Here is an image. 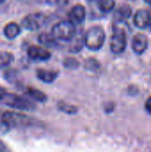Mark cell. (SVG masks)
I'll use <instances>...</instances> for the list:
<instances>
[{
    "label": "cell",
    "mask_w": 151,
    "mask_h": 152,
    "mask_svg": "<svg viewBox=\"0 0 151 152\" xmlns=\"http://www.w3.org/2000/svg\"><path fill=\"white\" fill-rule=\"evenodd\" d=\"M6 150V147H5V144L0 140V151H4Z\"/></svg>",
    "instance_id": "25"
},
{
    "label": "cell",
    "mask_w": 151,
    "mask_h": 152,
    "mask_svg": "<svg viewBox=\"0 0 151 152\" xmlns=\"http://www.w3.org/2000/svg\"><path fill=\"white\" fill-rule=\"evenodd\" d=\"M99 8L102 12H109L114 10L116 6L115 0H101L98 3Z\"/></svg>",
    "instance_id": "18"
},
{
    "label": "cell",
    "mask_w": 151,
    "mask_h": 152,
    "mask_svg": "<svg viewBox=\"0 0 151 152\" xmlns=\"http://www.w3.org/2000/svg\"><path fill=\"white\" fill-rule=\"evenodd\" d=\"M132 13H133V10L131 6L125 4V5L120 6L116 11L115 16L117 17V20H125L132 16Z\"/></svg>",
    "instance_id": "15"
},
{
    "label": "cell",
    "mask_w": 151,
    "mask_h": 152,
    "mask_svg": "<svg viewBox=\"0 0 151 152\" xmlns=\"http://www.w3.org/2000/svg\"><path fill=\"white\" fill-rule=\"evenodd\" d=\"M52 34L58 40L71 41L77 34V28L71 20H64L58 21L53 26Z\"/></svg>",
    "instance_id": "3"
},
{
    "label": "cell",
    "mask_w": 151,
    "mask_h": 152,
    "mask_svg": "<svg viewBox=\"0 0 151 152\" xmlns=\"http://www.w3.org/2000/svg\"><path fill=\"white\" fill-rule=\"evenodd\" d=\"M6 94V91L0 86V102H2Z\"/></svg>",
    "instance_id": "24"
},
{
    "label": "cell",
    "mask_w": 151,
    "mask_h": 152,
    "mask_svg": "<svg viewBox=\"0 0 151 152\" xmlns=\"http://www.w3.org/2000/svg\"><path fill=\"white\" fill-rule=\"evenodd\" d=\"M85 17H86V10L83 4H75L69 12V18L74 23L84 22Z\"/></svg>",
    "instance_id": "10"
},
{
    "label": "cell",
    "mask_w": 151,
    "mask_h": 152,
    "mask_svg": "<svg viewBox=\"0 0 151 152\" xmlns=\"http://www.w3.org/2000/svg\"><path fill=\"white\" fill-rule=\"evenodd\" d=\"M99 67H100V64L95 59H88L85 62V68L90 70H95L99 69Z\"/></svg>",
    "instance_id": "21"
},
{
    "label": "cell",
    "mask_w": 151,
    "mask_h": 152,
    "mask_svg": "<svg viewBox=\"0 0 151 152\" xmlns=\"http://www.w3.org/2000/svg\"><path fill=\"white\" fill-rule=\"evenodd\" d=\"M127 46V36L126 31L123 27L119 25H114V32L109 40V48L115 54H120L124 53Z\"/></svg>",
    "instance_id": "4"
},
{
    "label": "cell",
    "mask_w": 151,
    "mask_h": 152,
    "mask_svg": "<svg viewBox=\"0 0 151 152\" xmlns=\"http://www.w3.org/2000/svg\"><path fill=\"white\" fill-rule=\"evenodd\" d=\"M13 55L9 52H1L0 53V70L8 67L13 61Z\"/></svg>",
    "instance_id": "16"
},
{
    "label": "cell",
    "mask_w": 151,
    "mask_h": 152,
    "mask_svg": "<svg viewBox=\"0 0 151 152\" xmlns=\"http://www.w3.org/2000/svg\"><path fill=\"white\" fill-rule=\"evenodd\" d=\"M85 46L91 51L100 50L106 40V34L101 26H93L89 28L84 35Z\"/></svg>",
    "instance_id": "1"
},
{
    "label": "cell",
    "mask_w": 151,
    "mask_h": 152,
    "mask_svg": "<svg viewBox=\"0 0 151 152\" xmlns=\"http://www.w3.org/2000/svg\"><path fill=\"white\" fill-rule=\"evenodd\" d=\"M36 77L39 80H41L44 83L51 84L55 81V79L58 77V72L54 70H49V69H37L36 70Z\"/></svg>",
    "instance_id": "11"
},
{
    "label": "cell",
    "mask_w": 151,
    "mask_h": 152,
    "mask_svg": "<svg viewBox=\"0 0 151 152\" xmlns=\"http://www.w3.org/2000/svg\"><path fill=\"white\" fill-rule=\"evenodd\" d=\"M71 41H72V45H71L70 51H71V52H73V53L79 52V51L82 49L83 45H85L84 37H77V34H76V36L74 37V38H73Z\"/></svg>",
    "instance_id": "19"
},
{
    "label": "cell",
    "mask_w": 151,
    "mask_h": 152,
    "mask_svg": "<svg viewBox=\"0 0 151 152\" xmlns=\"http://www.w3.org/2000/svg\"><path fill=\"white\" fill-rule=\"evenodd\" d=\"M1 122L8 128H24L34 125L33 119L16 111L4 112L1 116Z\"/></svg>",
    "instance_id": "2"
},
{
    "label": "cell",
    "mask_w": 151,
    "mask_h": 152,
    "mask_svg": "<svg viewBox=\"0 0 151 152\" xmlns=\"http://www.w3.org/2000/svg\"><path fill=\"white\" fill-rule=\"evenodd\" d=\"M133 23L138 28L141 29L148 28L151 23L150 12L144 9L137 11L133 16Z\"/></svg>",
    "instance_id": "9"
},
{
    "label": "cell",
    "mask_w": 151,
    "mask_h": 152,
    "mask_svg": "<svg viewBox=\"0 0 151 152\" xmlns=\"http://www.w3.org/2000/svg\"><path fill=\"white\" fill-rule=\"evenodd\" d=\"M27 94H28V96H30L33 100H35L36 102H45L47 101V96L46 94L36 89V88H34V87H28L27 89Z\"/></svg>",
    "instance_id": "14"
},
{
    "label": "cell",
    "mask_w": 151,
    "mask_h": 152,
    "mask_svg": "<svg viewBox=\"0 0 151 152\" xmlns=\"http://www.w3.org/2000/svg\"><path fill=\"white\" fill-rule=\"evenodd\" d=\"M27 53L28 58L34 61H46L52 57L51 53L47 49L37 45L29 46L28 48Z\"/></svg>",
    "instance_id": "7"
},
{
    "label": "cell",
    "mask_w": 151,
    "mask_h": 152,
    "mask_svg": "<svg viewBox=\"0 0 151 152\" xmlns=\"http://www.w3.org/2000/svg\"><path fill=\"white\" fill-rule=\"evenodd\" d=\"M58 39L51 33H45L43 32L38 36V42L45 46V47H49V48H53L56 47L58 45Z\"/></svg>",
    "instance_id": "12"
},
{
    "label": "cell",
    "mask_w": 151,
    "mask_h": 152,
    "mask_svg": "<svg viewBox=\"0 0 151 152\" xmlns=\"http://www.w3.org/2000/svg\"><path fill=\"white\" fill-rule=\"evenodd\" d=\"M4 103L13 110H19L22 111H31L36 109V105L28 100L27 98L15 94H8L6 93L4 100L2 101Z\"/></svg>",
    "instance_id": "5"
},
{
    "label": "cell",
    "mask_w": 151,
    "mask_h": 152,
    "mask_svg": "<svg viewBox=\"0 0 151 152\" xmlns=\"http://www.w3.org/2000/svg\"><path fill=\"white\" fill-rule=\"evenodd\" d=\"M4 1H5V0H0V5H1L2 4H4Z\"/></svg>",
    "instance_id": "28"
},
{
    "label": "cell",
    "mask_w": 151,
    "mask_h": 152,
    "mask_svg": "<svg viewBox=\"0 0 151 152\" xmlns=\"http://www.w3.org/2000/svg\"><path fill=\"white\" fill-rule=\"evenodd\" d=\"M46 20V16L40 12L31 13L27 15L21 21L22 27L29 31L38 30Z\"/></svg>",
    "instance_id": "6"
},
{
    "label": "cell",
    "mask_w": 151,
    "mask_h": 152,
    "mask_svg": "<svg viewBox=\"0 0 151 152\" xmlns=\"http://www.w3.org/2000/svg\"><path fill=\"white\" fill-rule=\"evenodd\" d=\"M57 107H58L59 110H61L66 114H69V115L76 114L78 111V109L76 106H74L72 104H69V103L64 102H60L57 104Z\"/></svg>",
    "instance_id": "17"
},
{
    "label": "cell",
    "mask_w": 151,
    "mask_h": 152,
    "mask_svg": "<svg viewBox=\"0 0 151 152\" xmlns=\"http://www.w3.org/2000/svg\"><path fill=\"white\" fill-rule=\"evenodd\" d=\"M131 46L134 53L141 55L143 54L149 46V39L145 34L138 33L135 36H133L131 43Z\"/></svg>",
    "instance_id": "8"
},
{
    "label": "cell",
    "mask_w": 151,
    "mask_h": 152,
    "mask_svg": "<svg viewBox=\"0 0 151 152\" xmlns=\"http://www.w3.org/2000/svg\"><path fill=\"white\" fill-rule=\"evenodd\" d=\"M147 4H151V0H144Z\"/></svg>",
    "instance_id": "27"
},
{
    "label": "cell",
    "mask_w": 151,
    "mask_h": 152,
    "mask_svg": "<svg viewBox=\"0 0 151 152\" xmlns=\"http://www.w3.org/2000/svg\"><path fill=\"white\" fill-rule=\"evenodd\" d=\"M45 2L52 6H63L69 3V0H45Z\"/></svg>",
    "instance_id": "22"
},
{
    "label": "cell",
    "mask_w": 151,
    "mask_h": 152,
    "mask_svg": "<svg viewBox=\"0 0 151 152\" xmlns=\"http://www.w3.org/2000/svg\"><path fill=\"white\" fill-rule=\"evenodd\" d=\"M145 110H147L148 113H150L151 115V96L147 99L145 102Z\"/></svg>",
    "instance_id": "23"
},
{
    "label": "cell",
    "mask_w": 151,
    "mask_h": 152,
    "mask_svg": "<svg viewBox=\"0 0 151 152\" xmlns=\"http://www.w3.org/2000/svg\"><path fill=\"white\" fill-rule=\"evenodd\" d=\"M89 2H93V3H99L101 0H88Z\"/></svg>",
    "instance_id": "26"
},
{
    "label": "cell",
    "mask_w": 151,
    "mask_h": 152,
    "mask_svg": "<svg viewBox=\"0 0 151 152\" xmlns=\"http://www.w3.org/2000/svg\"><path fill=\"white\" fill-rule=\"evenodd\" d=\"M20 33V28L16 22L8 23L4 28V35L7 39H14Z\"/></svg>",
    "instance_id": "13"
},
{
    "label": "cell",
    "mask_w": 151,
    "mask_h": 152,
    "mask_svg": "<svg viewBox=\"0 0 151 152\" xmlns=\"http://www.w3.org/2000/svg\"><path fill=\"white\" fill-rule=\"evenodd\" d=\"M63 65L65 68L69 69H75L79 66V62L77 59L72 58V57H68L64 59L63 61Z\"/></svg>",
    "instance_id": "20"
}]
</instances>
